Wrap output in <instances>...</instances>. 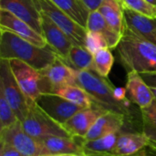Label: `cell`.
Listing matches in <instances>:
<instances>
[{
    "instance_id": "6da1fadb",
    "label": "cell",
    "mask_w": 156,
    "mask_h": 156,
    "mask_svg": "<svg viewBox=\"0 0 156 156\" xmlns=\"http://www.w3.org/2000/svg\"><path fill=\"white\" fill-rule=\"evenodd\" d=\"M0 32L1 59H19L37 70H43L58 57L48 46L37 47L7 29L0 28Z\"/></svg>"
},
{
    "instance_id": "7a4b0ae2",
    "label": "cell",
    "mask_w": 156,
    "mask_h": 156,
    "mask_svg": "<svg viewBox=\"0 0 156 156\" xmlns=\"http://www.w3.org/2000/svg\"><path fill=\"white\" fill-rule=\"evenodd\" d=\"M120 61L124 69L139 73L156 72V44L125 29L117 47Z\"/></svg>"
},
{
    "instance_id": "3957f363",
    "label": "cell",
    "mask_w": 156,
    "mask_h": 156,
    "mask_svg": "<svg viewBox=\"0 0 156 156\" xmlns=\"http://www.w3.org/2000/svg\"><path fill=\"white\" fill-rule=\"evenodd\" d=\"M78 85L82 87L91 97L94 104L106 112H112L131 118L132 101H120L114 96V87L111 82L93 70H77Z\"/></svg>"
},
{
    "instance_id": "277c9868",
    "label": "cell",
    "mask_w": 156,
    "mask_h": 156,
    "mask_svg": "<svg viewBox=\"0 0 156 156\" xmlns=\"http://www.w3.org/2000/svg\"><path fill=\"white\" fill-rule=\"evenodd\" d=\"M8 61L17 84L30 102H36L44 93H51L50 86L40 70L19 59Z\"/></svg>"
},
{
    "instance_id": "5b68a950",
    "label": "cell",
    "mask_w": 156,
    "mask_h": 156,
    "mask_svg": "<svg viewBox=\"0 0 156 156\" xmlns=\"http://www.w3.org/2000/svg\"><path fill=\"white\" fill-rule=\"evenodd\" d=\"M0 92L11 105L18 120L23 122L34 102H30L21 90L7 59L0 60Z\"/></svg>"
},
{
    "instance_id": "8992f818",
    "label": "cell",
    "mask_w": 156,
    "mask_h": 156,
    "mask_svg": "<svg viewBox=\"0 0 156 156\" xmlns=\"http://www.w3.org/2000/svg\"><path fill=\"white\" fill-rule=\"evenodd\" d=\"M21 123L24 130L36 140L47 136L72 137L63 125L49 117L36 102L32 103L26 119Z\"/></svg>"
},
{
    "instance_id": "52a82bcc",
    "label": "cell",
    "mask_w": 156,
    "mask_h": 156,
    "mask_svg": "<svg viewBox=\"0 0 156 156\" xmlns=\"http://www.w3.org/2000/svg\"><path fill=\"white\" fill-rule=\"evenodd\" d=\"M40 11L48 16L72 40L74 45L85 46L87 30L50 0H36Z\"/></svg>"
},
{
    "instance_id": "ba28073f",
    "label": "cell",
    "mask_w": 156,
    "mask_h": 156,
    "mask_svg": "<svg viewBox=\"0 0 156 156\" xmlns=\"http://www.w3.org/2000/svg\"><path fill=\"white\" fill-rule=\"evenodd\" d=\"M0 141L6 143L22 156L46 155L45 150L37 140L30 136L23 128L20 121L0 131Z\"/></svg>"
},
{
    "instance_id": "9c48e42d",
    "label": "cell",
    "mask_w": 156,
    "mask_h": 156,
    "mask_svg": "<svg viewBox=\"0 0 156 156\" xmlns=\"http://www.w3.org/2000/svg\"><path fill=\"white\" fill-rule=\"evenodd\" d=\"M36 103L49 117L61 125L65 124L77 112L85 109L55 93H44L40 95Z\"/></svg>"
},
{
    "instance_id": "30bf717a",
    "label": "cell",
    "mask_w": 156,
    "mask_h": 156,
    "mask_svg": "<svg viewBox=\"0 0 156 156\" xmlns=\"http://www.w3.org/2000/svg\"><path fill=\"white\" fill-rule=\"evenodd\" d=\"M0 9L10 12L42 35V14L36 0H0Z\"/></svg>"
},
{
    "instance_id": "8fae6325",
    "label": "cell",
    "mask_w": 156,
    "mask_h": 156,
    "mask_svg": "<svg viewBox=\"0 0 156 156\" xmlns=\"http://www.w3.org/2000/svg\"><path fill=\"white\" fill-rule=\"evenodd\" d=\"M42 14L41 27L42 35L47 41L48 46L65 62L68 58L69 53L74 43L72 40L65 34V32L60 29L48 16Z\"/></svg>"
},
{
    "instance_id": "7c38bea8",
    "label": "cell",
    "mask_w": 156,
    "mask_h": 156,
    "mask_svg": "<svg viewBox=\"0 0 156 156\" xmlns=\"http://www.w3.org/2000/svg\"><path fill=\"white\" fill-rule=\"evenodd\" d=\"M40 71L48 82L51 93L65 86L78 85L77 70L68 65L58 56L48 67Z\"/></svg>"
},
{
    "instance_id": "4fadbf2b",
    "label": "cell",
    "mask_w": 156,
    "mask_h": 156,
    "mask_svg": "<svg viewBox=\"0 0 156 156\" xmlns=\"http://www.w3.org/2000/svg\"><path fill=\"white\" fill-rule=\"evenodd\" d=\"M0 28L7 29L37 47L45 48L48 46L46 39L41 34L37 32L27 23L4 9H0Z\"/></svg>"
},
{
    "instance_id": "5bb4252c",
    "label": "cell",
    "mask_w": 156,
    "mask_h": 156,
    "mask_svg": "<svg viewBox=\"0 0 156 156\" xmlns=\"http://www.w3.org/2000/svg\"><path fill=\"white\" fill-rule=\"evenodd\" d=\"M125 89L128 99L137 105L140 110L147 108L155 101L151 87L147 85L141 74L137 71L127 72Z\"/></svg>"
},
{
    "instance_id": "9a60e30c",
    "label": "cell",
    "mask_w": 156,
    "mask_h": 156,
    "mask_svg": "<svg viewBox=\"0 0 156 156\" xmlns=\"http://www.w3.org/2000/svg\"><path fill=\"white\" fill-rule=\"evenodd\" d=\"M123 8L125 27L138 37L156 44V17H150Z\"/></svg>"
},
{
    "instance_id": "2e32d148",
    "label": "cell",
    "mask_w": 156,
    "mask_h": 156,
    "mask_svg": "<svg viewBox=\"0 0 156 156\" xmlns=\"http://www.w3.org/2000/svg\"><path fill=\"white\" fill-rule=\"evenodd\" d=\"M106 111L94 104L90 108H85L72 116L63 127L73 137H85L96 120Z\"/></svg>"
},
{
    "instance_id": "e0dca14e",
    "label": "cell",
    "mask_w": 156,
    "mask_h": 156,
    "mask_svg": "<svg viewBox=\"0 0 156 156\" xmlns=\"http://www.w3.org/2000/svg\"><path fill=\"white\" fill-rule=\"evenodd\" d=\"M125 117L122 114L104 112L91 126L86 136V140H94L112 133H120L125 123Z\"/></svg>"
},
{
    "instance_id": "ac0fdd59",
    "label": "cell",
    "mask_w": 156,
    "mask_h": 156,
    "mask_svg": "<svg viewBox=\"0 0 156 156\" xmlns=\"http://www.w3.org/2000/svg\"><path fill=\"white\" fill-rule=\"evenodd\" d=\"M149 145L150 141L143 133H120L112 154L118 156L133 155Z\"/></svg>"
},
{
    "instance_id": "d6986e66",
    "label": "cell",
    "mask_w": 156,
    "mask_h": 156,
    "mask_svg": "<svg viewBox=\"0 0 156 156\" xmlns=\"http://www.w3.org/2000/svg\"><path fill=\"white\" fill-rule=\"evenodd\" d=\"M46 154H81L82 148L74 137L47 136L37 140Z\"/></svg>"
},
{
    "instance_id": "ffe728a7",
    "label": "cell",
    "mask_w": 156,
    "mask_h": 156,
    "mask_svg": "<svg viewBox=\"0 0 156 156\" xmlns=\"http://www.w3.org/2000/svg\"><path fill=\"white\" fill-rule=\"evenodd\" d=\"M119 133H112L94 140H86L84 137L73 136L87 156H104L112 154Z\"/></svg>"
},
{
    "instance_id": "44dd1931",
    "label": "cell",
    "mask_w": 156,
    "mask_h": 156,
    "mask_svg": "<svg viewBox=\"0 0 156 156\" xmlns=\"http://www.w3.org/2000/svg\"><path fill=\"white\" fill-rule=\"evenodd\" d=\"M86 30L98 32L101 34L108 44V48L110 49L117 48L122 36L119 35L116 31H114L106 22L103 16L100 13L99 10L90 12L88 21H87V27Z\"/></svg>"
},
{
    "instance_id": "7402d4cb",
    "label": "cell",
    "mask_w": 156,
    "mask_h": 156,
    "mask_svg": "<svg viewBox=\"0 0 156 156\" xmlns=\"http://www.w3.org/2000/svg\"><path fill=\"white\" fill-rule=\"evenodd\" d=\"M99 11L103 16L108 25L122 37L126 27L123 8L120 2L118 0H103Z\"/></svg>"
},
{
    "instance_id": "603a6c76",
    "label": "cell",
    "mask_w": 156,
    "mask_h": 156,
    "mask_svg": "<svg viewBox=\"0 0 156 156\" xmlns=\"http://www.w3.org/2000/svg\"><path fill=\"white\" fill-rule=\"evenodd\" d=\"M58 8L69 15L79 25L87 27V21L90 11L81 3L80 0H50Z\"/></svg>"
},
{
    "instance_id": "cb8c5ba5",
    "label": "cell",
    "mask_w": 156,
    "mask_h": 156,
    "mask_svg": "<svg viewBox=\"0 0 156 156\" xmlns=\"http://www.w3.org/2000/svg\"><path fill=\"white\" fill-rule=\"evenodd\" d=\"M66 63L76 70H93V54L83 46L73 45Z\"/></svg>"
},
{
    "instance_id": "d4e9b609",
    "label": "cell",
    "mask_w": 156,
    "mask_h": 156,
    "mask_svg": "<svg viewBox=\"0 0 156 156\" xmlns=\"http://www.w3.org/2000/svg\"><path fill=\"white\" fill-rule=\"evenodd\" d=\"M54 93L82 108H90L94 105L90 94L80 85L65 86L57 90Z\"/></svg>"
},
{
    "instance_id": "484cf974",
    "label": "cell",
    "mask_w": 156,
    "mask_h": 156,
    "mask_svg": "<svg viewBox=\"0 0 156 156\" xmlns=\"http://www.w3.org/2000/svg\"><path fill=\"white\" fill-rule=\"evenodd\" d=\"M142 133L150 143H156V101L150 106L141 109Z\"/></svg>"
},
{
    "instance_id": "4316f807",
    "label": "cell",
    "mask_w": 156,
    "mask_h": 156,
    "mask_svg": "<svg viewBox=\"0 0 156 156\" xmlns=\"http://www.w3.org/2000/svg\"><path fill=\"white\" fill-rule=\"evenodd\" d=\"M113 63L114 57L110 48H103L93 54V71L103 78H108Z\"/></svg>"
},
{
    "instance_id": "83f0119b",
    "label": "cell",
    "mask_w": 156,
    "mask_h": 156,
    "mask_svg": "<svg viewBox=\"0 0 156 156\" xmlns=\"http://www.w3.org/2000/svg\"><path fill=\"white\" fill-rule=\"evenodd\" d=\"M122 7H126L142 15L156 17V5L146 0H118Z\"/></svg>"
},
{
    "instance_id": "f1b7e54d",
    "label": "cell",
    "mask_w": 156,
    "mask_h": 156,
    "mask_svg": "<svg viewBox=\"0 0 156 156\" xmlns=\"http://www.w3.org/2000/svg\"><path fill=\"white\" fill-rule=\"evenodd\" d=\"M19 120L5 96L0 92V130L5 129Z\"/></svg>"
},
{
    "instance_id": "f546056e",
    "label": "cell",
    "mask_w": 156,
    "mask_h": 156,
    "mask_svg": "<svg viewBox=\"0 0 156 156\" xmlns=\"http://www.w3.org/2000/svg\"><path fill=\"white\" fill-rule=\"evenodd\" d=\"M84 47L92 54H95L97 51H99L101 49L109 48L107 41L101 34H100L98 32L88 31V30H87V34H86Z\"/></svg>"
},
{
    "instance_id": "4dcf8cb0",
    "label": "cell",
    "mask_w": 156,
    "mask_h": 156,
    "mask_svg": "<svg viewBox=\"0 0 156 156\" xmlns=\"http://www.w3.org/2000/svg\"><path fill=\"white\" fill-rule=\"evenodd\" d=\"M0 156H22L19 152H17L11 145L5 142L0 141Z\"/></svg>"
},
{
    "instance_id": "1f68e13d",
    "label": "cell",
    "mask_w": 156,
    "mask_h": 156,
    "mask_svg": "<svg viewBox=\"0 0 156 156\" xmlns=\"http://www.w3.org/2000/svg\"><path fill=\"white\" fill-rule=\"evenodd\" d=\"M80 1L90 12L99 10L100 6L103 2V0H80Z\"/></svg>"
},
{
    "instance_id": "d6a6232c",
    "label": "cell",
    "mask_w": 156,
    "mask_h": 156,
    "mask_svg": "<svg viewBox=\"0 0 156 156\" xmlns=\"http://www.w3.org/2000/svg\"><path fill=\"white\" fill-rule=\"evenodd\" d=\"M140 74L148 86L151 88H156V72H146Z\"/></svg>"
},
{
    "instance_id": "836d02e7",
    "label": "cell",
    "mask_w": 156,
    "mask_h": 156,
    "mask_svg": "<svg viewBox=\"0 0 156 156\" xmlns=\"http://www.w3.org/2000/svg\"><path fill=\"white\" fill-rule=\"evenodd\" d=\"M114 96L120 101H130L127 97V90L125 88H114Z\"/></svg>"
},
{
    "instance_id": "e575fe53",
    "label": "cell",
    "mask_w": 156,
    "mask_h": 156,
    "mask_svg": "<svg viewBox=\"0 0 156 156\" xmlns=\"http://www.w3.org/2000/svg\"><path fill=\"white\" fill-rule=\"evenodd\" d=\"M148 148V147H146ZM144 148V150L140 151L139 153L135 154H133V155H127V156H156V152L154 150H153L150 146H149V149H146ZM104 156H118V155H113V154H107V155Z\"/></svg>"
},
{
    "instance_id": "d590c367",
    "label": "cell",
    "mask_w": 156,
    "mask_h": 156,
    "mask_svg": "<svg viewBox=\"0 0 156 156\" xmlns=\"http://www.w3.org/2000/svg\"><path fill=\"white\" fill-rule=\"evenodd\" d=\"M42 156H87L84 154H46V155Z\"/></svg>"
},
{
    "instance_id": "8d00e7d4",
    "label": "cell",
    "mask_w": 156,
    "mask_h": 156,
    "mask_svg": "<svg viewBox=\"0 0 156 156\" xmlns=\"http://www.w3.org/2000/svg\"><path fill=\"white\" fill-rule=\"evenodd\" d=\"M149 146L156 152V143H150V145Z\"/></svg>"
},
{
    "instance_id": "74e56055",
    "label": "cell",
    "mask_w": 156,
    "mask_h": 156,
    "mask_svg": "<svg viewBox=\"0 0 156 156\" xmlns=\"http://www.w3.org/2000/svg\"><path fill=\"white\" fill-rule=\"evenodd\" d=\"M151 89H152V91H153V93L154 95V99L156 101V88H151Z\"/></svg>"
},
{
    "instance_id": "f35d334b",
    "label": "cell",
    "mask_w": 156,
    "mask_h": 156,
    "mask_svg": "<svg viewBox=\"0 0 156 156\" xmlns=\"http://www.w3.org/2000/svg\"><path fill=\"white\" fill-rule=\"evenodd\" d=\"M147 2H149L150 4H153V5H156V0H146Z\"/></svg>"
}]
</instances>
